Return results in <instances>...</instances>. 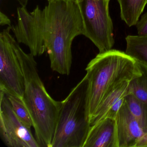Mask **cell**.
I'll return each mask as SVG.
<instances>
[{
  "instance_id": "cell-1",
  "label": "cell",
  "mask_w": 147,
  "mask_h": 147,
  "mask_svg": "<svg viewBox=\"0 0 147 147\" xmlns=\"http://www.w3.org/2000/svg\"><path fill=\"white\" fill-rule=\"evenodd\" d=\"M43 35L51 67L61 75L70 74L74 39L83 35V20L75 0H51L43 9Z\"/></svg>"
},
{
  "instance_id": "cell-2",
  "label": "cell",
  "mask_w": 147,
  "mask_h": 147,
  "mask_svg": "<svg viewBox=\"0 0 147 147\" xmlns=\"http://www.w3.org/2000/svg\"><path fill=\"white\" fill-rule=\"evenodd\" d=\"M16 50L24 78L22 100L33 122L35 138L40 147H51L61 101L52 98L39 76L34 56L20 46Z\"/></svg>"
},
{
  "instance_id": "cell-3",
  "label": "cell",
  "mask_w": 147,
  "mask_h": 147,
  "mask_svg": "<svg viewBox=\"0 0 147 147\" xmlns=\"http://www.w3.org/2000/svg\"><path fill=\"white\" fill-rule=\"evenodd\" d=\"M89 119L106 94L116 85L139 74L136 61L125 52L112 49L99 53L86 69Z\"/></svg>"
},
{
  "instance_id": "cell-4",
  "label": "cell",
  "mask_w": 147,
  "mask_h": 147,
  "mask_svg": "<svg viewBox=\"0 0 147 147\" xmlns=\"http://www.w3.org/2000/svg\"><path fill=\"white\" fill-rule=\"evenodd\" d=\"M86 76L61 101L51 147H83L91 127Z\"/></svg>"
},
{
  "instance_id": "cell-5",
  "label": "cell",
  "mask_w": 147,
  "mask_h": 147,
  "mask_svg": "<svg viewBox=\"0 0 147 147\" xmlns=\"http://www.w3.org/2000/svg\"><path fill=\"white\" fill-rule=\"evenodd\" d=\"M111 0H83L78 2L83 20V36L90 39L99 53L112 49L115 40L109 12Z\"/></svg>"
},
{
  "instance_id": "cell-6",
  "label": "cell",
  "mask_w": 147,
  "mask_h": 147,
  "mask_svg": "<svg viewBox=\"0 0 147 147\" xmlns=\"http://www.w3.org/2000/svg\"><path fill=\"white\" fill-rule=\"evenodd\" d=\"M11 30L8 26L0 34V90L22 98L24 78Z\"/></svg>"
},
{
  "instance_id": "cell-7",
  "label": "cell",
  "mask_w": 147,
  "mask_h": 147,
  "mask_svg": "<svg viewBox=\"0 0 147 147\" xmlns=\"http://www.w3.org/2000/svg\"><path fill=\"white\" fill-rule=\"evenodd\" d=\"M17 12L18 23L11 26L17 41L28 46L34 57L42 55L47 51L43 35V10L38 5L30 13L26 7L21 6Z\"/></svg>"
},
{
  "instance_id": "cell-8",
  "label": "cell",
  "mask_w": 147,
  "mask_h": 147,
  "mask_svg": "<svg viewBox=\"0 0 147 147\" xmlns=\"http://www.w3.org/2000/svg\"><path fill=\"white\" fill-rule=\"evenodd\" d=\"M0 136L8 147H40L31 129L19 119L5 92H0Z\"/></svg>"
},
{
  "instance_id": "cell-9",
  "label": "cell",
  "mask_w": 147,
  "mask_h": 147,
  "mask_svg": "<svg viewBox=\"0 0 147 147\" xmlns=\"http://www.w3.org/2000/svg\"><path fill=\"white\" fill-rule=\"evenodd\" d=\"M115 119L119 147H147V129L130 113L125 100Z\"/></svg>"
},
{
  "instance_id": "cell-10",
  "label": "cell",
  "mask_w": 147,
  "mask_h": 147,
  "mask_svg": "<svg viewBox=\"0 0 147 147\" xmlns=\"http://www.w3.org/2000/svg\"><path fill=\"white\" fill-rule=\"evenodd\" d=\"M130 80H125L119 82L106 94L90 118L91 126L107 117L116 118L124 102L125 97L129 94Z\"/></svg>"
},
{
  "instance_id": "cell-11",
  "label": "cell",
  "mask_w": 147,
  "mask_h": 147,
  "mask_svg": "<svg viewBox=\"0 0 147 147\" xmlns=\"http://www.w3.org/2000/svg\"><path fill=\"white\" fill-rule=\"evenodd\" d=\"M83 147H119L116 119L107 117L91 126Z\"/></svg>"
},
{
  "instance_id": "cell-12",
  "label": "cell",
  "mask_w": 147,
  "mask_h": 147,
  "mask_svg": "<svg viewBox=\"0 0 147 147\" xmlns=\"http://www.w3.org/2000/svg\"><path fill=\"white\" fill-rule=\"evenodd\" d=\"M121 20L129 27L136 26L143 12L147 0H117Z\"/></svg>"
},
{
  "instance_id": "cell-13",
  "label": "cell",
  "mask_w": 147,
  "mask_h": 147,
  "mask_svg": "<svg viewBox=\"0 0 147 147\" xmlns=\"http://www.w3.org/2000/svg\"><path fill=\"white\" fill-rule=\"evenodd\" d=\"M136 62L139 73L130 80L129 94L136 98L147 113V66L137 61Z\"/></svg>"
},
{
  "instance_id": "cell-14",
  "label": "cell",
  "mask_w": 147,
  "mask_h": 147,
  "mask_svg": "<svg viewBox=\"0 0 147 147\" xmlns=\"http://www.w3.org/2000/svg\"><path fill=\"white\" fill-rule=\"evenodd\" d=\"M125 39L126 54L147 66V36L129 35Z\"/></svg>"
},
{
  "instance_id": "cell-15",
  "label": "cell",
  "mask_w": 147,
  "mask_h": 147,
  "mask_svg": "<svg viewBox=\"0 0 147 147\" xmlns=\"http://www.w3.org/2000/svg\"><path fill=\"white\" fill-rule=\"evenodd\" d=\"M5 94L16 116L26 126L31 129L33 127V122L22 98L11 94Z\"/></svg>"
},
{
  "instance_id": "cell-16",
  "label": "cell",
  "mask_w": 147,
  "mask_h": 147,
  "mask_svg": "<svg viewBox=\"0 0 147 147\" xmlns=\"http://www.w3.org/2000/svg\"><path fill=\"white\" fill-rule=\"evenodd\" d=\"M125 103L132 116L147 129V113L140 101L133 94L129 93L125 97Z\"/></svg>"
},
{
  "instance_id": "cell-17",
  "label": "cell",
  "mask_w": 147,
  "mask_h": 147,
  "mask_svg": "<svg viewBox=\"0 0 147 147\" xmlns=\"http://www.w3.org/2000/svg\"><path fill=\"white\" fill-rule=\"evenodd\" d=\"M138 35L143 36H147V12L143 14L140 20L136 24Z\"/></svg>"
},
{
  "instance_id": "cell-18",
  "label": "cell",
  "mask_w": 147,
  "mask_h": 147,
  "mask_svg": "<svg viewBox=\"0 0 147 147\" xmlns=\"http://www.w3.org/2000/svg\"><path fill=\"white\" fill-rule=\"evenodd\" d=\"M0 25L1 26L8 25L9 26H12L11 25V20L1 11L0 13Z\"/></svg>"
},
{
  "instance_id": "cell-19",
  "label": "cell",
  "mask_w": 147,
  "mask_h": 147,
  "mask_svg": "<svg viewBox=\"0 0 147 147\" xmlns=\"http://www.w3.org/2000/svg\"><path fill=\"white\" fill-rule=\"evenodd\" d=\"M16 1L22 7H26L29 0H16Z\"/></svg>"
},
{
  "instance_id": "cell-20",
  "label": "cell",
  "mask_w": 147,
  "mask_h": 147,
  "mask_svg": "<svg viewBox=\"0 0 147 147\" xmlns=\"http://www.w3.org/2000/svg\"><path fill=\"white\" fill-rule=\"evenodd\" d=\"M76 1H77V2H80V1H82L83 0H75Z\"/></svg>"
},
{
  "instance_id": "cell-21",
  "label": "cell",
  "mask_w": 147,
  "mask_h": 147,
  "mask_svg": "<svg viewBox=\"0 0 147 147\" xmlns=\"http://www.w3.org/2000/svg\"><path fill=\"white\" fill-rule=\"evenodd\" d=\"M47 1H51V0H47Z\"/></svg>"
}]
</instances>
